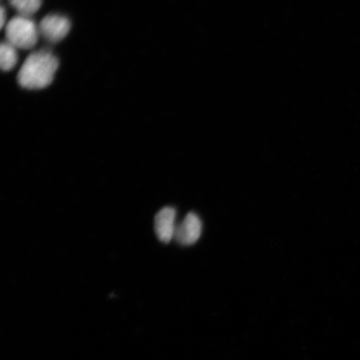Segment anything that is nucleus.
I'll return each instance as SVG.
<instances>
[{
    "mask_svg": "<svg viewBox=\"0 0 360 360\" xmlns=\"http://www.w3.org/2000/svg\"><path fill=\"white\" fill-rule=\"evenodd\" d=\"M58 65L57 57L48 49L31 53L18 74V83L26 89L46 88L52 84Z\"/></svg>",
    "mask_w": 360,
    "mask_h": 360,
    "instance_id": "1",
    "label": "nucleus"
},
{
    "mask_svg": "<svg viewBox=\"0 0 360 360\" xmlns=\"http://www.w3.org/2000/svg\"><path fill=\"white\" fill-rule=\"evenodd\" d=\"M39 26L30 17L17 15L7 22L6 41L16 49H30L35 46L39 38Z\"/></svg>",
    "mask_w": 360,
    "mask_h": 360,
    "instance_id": "2",
    "label": "nucleus"
},
{
    "mask_svg": "<svg viewBox=\"0 0 360 360\" xmlns=\"http://www.w3.org/2000/svg\"><path fill=\"white\" fill-rule=\"evenodd\" d=\"M71 29V22L67 17L60 15L45 16L39 25L40 36L51 44L62 41Z\"/></svg>",
    "mask_w": 360,
    "mask_h": 360,
    "instance_id": "3",
    "label": "nucleus"
},
{
    "mask_svg": "<svg viewBox=\"0 0 360 360\" xmlns=\"http://www.w3.org/2000/svg\"><path fill=\"white\" fill-rule=\"evenodd\" d=\"M201 232L202 223L199 216L190 213L175 229L174 238L179 245H192L199 240Z\"/></svg>",
    "mask_w": 360,
    "mask_h": 360,
    "instance_id": "4",
    "label": "nucleus"
},
{
    "mask_svg": "<svg viewBox=\"0 0 360 360\" xmlns=\"http://www.w3.org/2000/svg\"><path fill=\"white\" fill-rule=\"evenodd\" d=\"M176 211L172 207H165L157 213L155 219V231L161 242L169 243L174 238Z\"/></svg>",
    "mask_w": 360,
    "mask_h": 360,
    "instance_id": "5",
    "label": "nucleus"
},
{
    "mask_svg": "<svg viewBox=\"0 0 360 360\" xmlns=\"http://www.w3.org/2000/svg\"><path fill=\"white\" fill-rule=\"evenodd\" d=\"M18 57L17 49L8 41H3L0 48V66L3 71H11L17 65Z\"/></svg>",
    "mask_w": 360,
    "mask_h": 360,
    "instance_id": "6",
    "label": "nucleus"
},
{
    "mask_svg": "<svg viewBox=\"0 0 360 360\" xmlns=\"http://www.w3.org/2000/svg\"><path fill=\"white\" fill-rule=\"evenodd\" d=\"M19 15L32 17L42 6V0H8Z\"/></svg>",
    "mask_w": 360,
    "mask_h": 360,
    "instance_id": "7",
    "label": "nucleus"
},
{
    "mask_svg": "<svg viewBox=\"0 0 360 360\" xmlns=\"http://www.w3.org/2000/svg\"><path fill=\"white\" fill-rule=\"evenodd\" d=\"M0 22H1V28H4V27H6V8H4V6L1 7V12H0Z\"/></svg>",
    "mask_w": 360,
    "mask_h": 360,
    "instance_id": "8",
    "label": "nucleus"
}]
</instances>
